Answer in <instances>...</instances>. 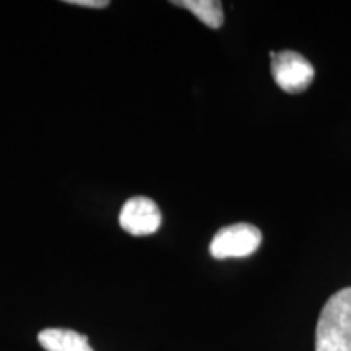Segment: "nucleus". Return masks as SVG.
<instances>
[{
	"label": "nucleus",
	"instance_id": "f257e3e1",
	"mask_svg": "<svg viewBox=\"0 0 351 351\" xmlns=\"http://www.w3.org/2000/svg\"><path fill=\"white\" fill-rule=\"evenodd\" d=\"M315 351H351V287L333 293L320 311Z\"/></svg>",
	"mask_w": 351,
	"mask_h": 351
},
{
	"label": "nucleus",
	"instance_id": "f03ea898",
	"mask_svg": "<svg viewBox=\"0 0 351 351\" xmlns=\"http://www.w3.org/2000/svg\"><path fill=\"white\" fill-rule=\"evenodd\" d=\"M271 78L285 93L300 95L313 85L315 70L304 56L296 51L270 52Z\"/></svg>",
	"mask_w": 351,
	"mask_h": 351
},
{
	"label": "nucleus",
	"instance_id": "7ed1b4c3",
	"mask_svg": "<svg viewBox=\"0 0 351 351\" xmlns=\"http://www.w3.org/2000/svg\"><path fill=\"white\" fill-rule=\"evenodd\" d=\"M262 232L249 223L221 228L210 243V254L213 258H241L249 257L261 247Z\"/></svg>",
	"mask_w": 351,
	"mask_h": 351
},
{
	"label": "nucleus",
	"instance_id": "20e7f679",
	"mask_svg": "<svg viewBox=\"0 0 351 351\" xmlns=\"http://www.w3.org/2000/svg\"><path fill=\"white\" fill-rule=\"evenodd\" d=\"M161 217L158 205L148 197H134L121 210L119 223L122 230L132 236H150L160 230Z\"/></svg>",
	"mask_w": 351,
	"mask_h": 351
},
{
	"label": "nucleus",
	"instance_id": "39448f33",
	"mask_svg": "<svg viewBox=\"0 0 351 351\" xmlns=\"http://www.w3.org/2000/svg\"><path fill=\"white\" fill-rule=\"evenodd\" d=\"M38 340L46 351H93L85 335L69 328H46Z\"/></svg>",
	"mask_w": 351,
	"mask_h": 351
},
{
	"label": "nucleus",
	"instance_id": "423d86ee",
	"mask_svg": "<svg viewBox=\"0 0 351 351\" xmlns=\"http://www.w3.org/2000/svg\"><path fill=\"white\" fill-rule=\"evenodd\" d=\"M173 5L186 8L195 15L202 23L212 29L221 28L225 23V13H223L221 2L217 0H182V2H173Z\"/></svg>",
	"mask_w": 351,
	"mask_h": 351
},
{
	"label": "nucleus",
	"instance_id": "0eeeda50",
	"mask_svg": "<svg viewBox=\"0 0 351 351\" xmlns=\"http://www.w3.org/2000/svg\"><path fill=\"white\" fill-rule=\"evenodd\" d=\"M65 3L77 7H86V8H106L109 5L108 0H67Z\"/></svg>",
	"mask_w": 351,
	"mask_h": 351
}]
</instances>
